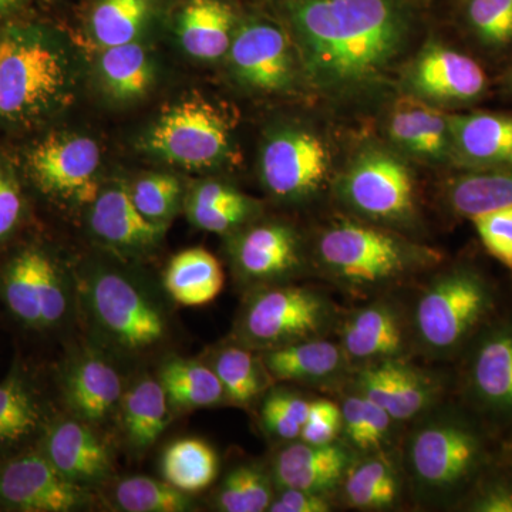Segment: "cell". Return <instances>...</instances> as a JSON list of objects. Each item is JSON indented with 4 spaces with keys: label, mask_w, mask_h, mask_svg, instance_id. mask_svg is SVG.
<instances>
[{
    "label": "cell",
    "mask_w": 512,
    "mask_h": 512,
    "mask_svg": "<svg viewBox=\"0 0 512 512\" xmlns=\"http://www.w3.org/2000/svg\"><path fill=\"white\" fill-rule=\"evenodd\" d=\"M342 409V439L359 456L399 450L404 426L383 407L350 390L335 396Z\"/></svg>",
    "instance_id": "33"
},
{
    "label": "cell",
    "mask_w": 512,
    "mask_h": 512,
    "mask_svg": "<svg viewBox=\"0 0 512 512\" xmlns=\"http://www.w3.org/2000/svg\"><path fill=\"white\" fill-rule=\"evenodd\" d=\"M276 490L268 461H239L218 485L214 507L221 512H266Z\"/></svg>",
    "instance_id": "37"
},
{
    "label": "cell",
    "mask_w": 512,
    "mask_h": 512,
    "mask_svg": "<svg viewBox=\"0 0 512 512\" xmlns=\"http://www.w3.org/2000/svg\"><path fill=\"white\" fill-rule=\"evenodd\" d=\"M312 399L295 387L274 384L259 402V424L266 437L278 444L299 440Z\"/></svg>",
    "instance_id": "40"
},
{
    "label": "cell",
    "mask_w": 512,
    "mask_h": 512,
    "mask_svg": "<svg viewBox=\"0 0 512 512\" xmlns=\"http://www.w3.org/2000/svg\"><path fill=\"white\" fill-rule=\"evenodd\" d=\"M157 379L175 412L228 404L220 379L205 360L168 357L161 363Z\"/></svg>",
    "instance_id": "34"
},
{
    "label": "cell",
    "mask_w": 512,
    "mask_h": 512,
    "mask_svg": "<svg viewBox=\"0 0 512 512\" xmlns=\"http://www.w3.org/2000/svg\"><path fill=\"white\" fill-rule=\"evenodd\" d=\"M205 362L220 379L228 404L239 409L255 407L276 384L261 353L231 339L225 345L212 349Z\"/></svg>",
    "instance_id": "30"
},
{
    "label": "cell",
    "mask_w": 512,
    "mask_h": 512,
    "mask_svg": "<svg viewBox=\"0 0 512 512\" xmlns=\"http://www.w3.org/2000/svg\"><path fill=\"white\" fill-rule=\"evenodd\" d=\"M121 431L134 453H146L160 439L171 420V407L157 377L143 376L121 396Z\"/></svg>",
    "instance_id": "29"
},
{
    "label": "cell",
    "mask_w": 512,
    "mask_h": 512,
    "mask_svg": "<svg viewBox=\"0 0 512 512\" xmlns=\"http://www.w3.org/2000/svg\"><path fill=\"white\" fill-rule=\"evenodd\" d=\"M481 245L512 275V205L471 218Z\"/></svg>",
    "instance_id": "45"
},
{
    "label": "cell",
    "mask_w": 512,
    "mask_h": 512,
    "mask_svg": "<svg viewBox=\"0 0 512 512\" xmlns=\"http://www.w3.org/2000/svg\"><path fill=\"white\" fill-rule=\"evenodd\" d=\"M464 20L485 49L498 52L512 45V0H466Z\"/></svg>",
    "instance_id": "42"
},
{
    "label": "cell",
    "mask_w": 512,
    "mask_h": 512,
    "mask_svg": "<svg viewBox=\"0 0 512 512\" xmlns=\"http://www.w3.org/2000/svg\"><path fill=\"white\" fill-rule=\"evenodd\" d=\"M451 161L463 171L512 167V116L503 113L450 116Z\"/></svg>",
    "instance_id": "25"
},
{
    "label": "cell",
    "mask_w": 512,
    "mask_h": 512,
    "mask_svg": "<svg viewBox=\"0 0 512 512\" xmlns=\"http://www.w3.org/2000/svg\"><path fill=\"white\" fill-rule=\"evenodd\" d=\"M410 325L417 359L451 365L512 301L487 269L460 259L440 265L412 288Z\"/></svg>",
    "instance_id": "4"
},
{
    "label": "cell",
    "mask_w": 512,
    "mask_h": 512,
    "mask_svg": "<svg viewBox=\"0 0 512 512\" xmlns=\"http://www.w3.org/2000/svg\"><path fill=\"white\" fill-rule=\"evenodd\" d=\"M416 360H390L357 369L345 390L379 404L406 426L453 393V369L423 366Z\"/></svg>",
    "instance_id": "14"
},
{
    "label": "cell",
    "mask_w": 512,
    "mask_h": 512,
    "mask_svg": "<svg viewBox=\"0 0 512 512\" xmlns=\"http://www.w3.org/2000/svg\"><path fill=\"white\" fill-rule=\"evenodd\" d=\"M390 137L404 150L433 161L451 160L450 116L419 97H407L394 107Z\"/></svg>",
    "instance_id": "28"
},
{
    "label": "cell",
    "mask_w": 512,
    "mask_h": 512,
    "mask_svg": "<svg viewBox=\"0 0 512 512\" xmlns=\"http://www.w3.org/2000/svg\"><path fill=\"white\" fill-rule=\"evenodd\" d=\"M89 488L70 483L39 450L0 460V510L72 512L89 507Z\"/></svg>",
    "instance_id": "16"
},
{
    "label": "cell",
    "mask_w": 512,
    "mask_h": 512,
    "mask_svg": "<svg viewBox=\"0 0 512 512\" xmlns=\"http://www.w3.org/2000/svg\"><path fill=\"white\" fill-rule=\"evenodd\" d=\"M96 70L103 92L120 103L143 99L156 79L153 57L140 42L101 49Z\"/></svg>",
    "instance_id": "36"
},
{
    "label": "cell",
    "mask_w": 512,
    "mask_h": 512,
    "mask_svg": "<svg viewBox=\"0 0 512 512\" xmlns=\"http://www.w3.org/2000/svg\"><path fill=\"white\" fill-rule=\"evenodd\" d=\"M333 338L348 356L353 372L390 360L417 359L404 293L346 305Z\"/></svg>",
    "instance_id": "13"
},
{
    "label": "cell",
    "mask_w": 512,
    "mask_h": 512,
    "mask_svg": "<svg viewBox=\"0 0 512 512\" xmlns=\"http://www.w3.org/2000/svg\"><path fill=\"white\" fill-rule=\"evenodd\" d=\"M60 390L70 416L92 426L117 412L124 393L119 370L107 353L94 346L67 360L60 376Z\"/></svg>",
    "instance_id": "22"
},
{
    "label": "cell",
    "mask_w": 512,
    "mask_h": 512,
    "mask_svg": "<svg viewBox=\"0 0 512 512\" xmlns=\"http://www.w3.org/2000/svg\"><path fill=\"white\" fill-rule=\"evenodd\" d=\"M451 394L512 448V303L458 357Z\"/></svg>",
    "instance_id": "8"
},
{
    "label": "cell",
    "mask_w": 512,
    "mask_h": 512,
    "mask_svg": "<svg viewBox=\"0 0 512 512\" xmlns=\"http://www.w3.org/2000/svg\"><path fill=\"white\" fill-rule=\"evenodd\" d=\"M340 507L362 512L402 510L409 503L399 450L359 456L338 491Z\"/></svg>",
    "instance_id": "26"
},
{
    "label": "cell",
    "mask_w": 512,
    "mask_h": 512,
    "mask_svg": "<svg viewBox=\"0 0 512 512\" xmlns=\"http://www.w3.org/2000/svg\"><path fill=\"white\" fill-rule=\"evenodd\" d=\"M79 86L69 47L36 28H12L0 39V117L35 124L67 109Z\"/></svg>",
    "instance_id": "6"
},
{
    "label": "cell",
    "mask_w": 512,
    "mask_h": 512,
    "mask_svg": "<svg viewBox=\"0 0 512 512\" xmlns=\"http://www.w3.org/2000/svg\"><path fill=\"white\" fill-rule=\"evenodd\" d=\"M131 200L147 220L170 225L180 210L183 185L170 174H148L128 187Z\"/></svg>",
    "instance_id": "43"
},
{
    "label": "cell",
    "mask_w": 512,
    "mask_h": 512,
    "mask_svg": "<svg viewBox=\"0 0 512 512\" xmlns=\"http://www.w3.org/2000/svg\"><path fill=\"white\" fill-rule=\"evenodd\" d=\"M23 214V198L15 178L0 167V242L18 228Z\"/></svg>",
    "instance_id": "48"
},
{
    "label": "cell",
    "mask_w": 512,
    "mask_h": 512,
    "mask_svg": "<svg viewBox=\"0 0 512 512\" xmlns=\"http://www.w3.org/2000/svg\"><path fill=\"white\" fill-rule=\"evenodd\" d=\"M228 60L239 82L259 92H285L295 83L291 40L272 23L249 22L235 30Z\"/></svg>",
    "instance_id": "18"
},
{
    "label": "cell",
    "mask_w": 512,
    "mask_h": 512,
    "mask_svg": "<svg viewBox=\"0 0 512 512\" xmlns=\"http://www.w3.org/2000/svg\"><path fill=\"white\" fill-rule=\"evenodd\" d=\"M225 284L221 262L204 248H191L171 258L164 272V288L174 302L204 306L218 298Z\"/></svg>",
    "instance_id": "35"
},
{
    "label": "cell",
    "mask_w": 512,
    "mask_h": 512,
    "mask_svg": "<svg viewBox=\"0 0 512 512\" xmlns=\"http://www.w3.org/2000/svg\"><path fill=\"white\" fill-rule=\"evenodd\" d=\"M154 13V0H99L90 33L100 49L138 42Z\"/></svg>",
    "instance_id": "39"
},
{
    "label": "cell",
    "mask_w": 512,
    "mask_h": 512,
    "mask_svg": "<svg viewBox=\"0 0 512 512\" xmlns=\"http://www.w3.org/2000/svg\"><path fill=\"white\" fill-rule=\"evenodd\" d=\"M234 12L221 0H190L177 20V36L185 52L198 60L228 55L235 33Z\"/></svg>",
    "instance_id": "32"
},
{
    "label": "cell",
    "mask_w": 512,
    "mask_h": 512,
    "mask_svg": "<svg viewBox=\"0 0 512 512\" xmlns=\"http://www.w3.org/2000/svg\"><path fill=\"white\" fill-rule=\"evenodd\" d=\"M0 299L23 326L46 332L67 322L76 288L52 255L30 247L13 256L0 272Z\"/></svg>",
    "instance_id": "12"
},
{
    "label": "cell",
    "mask_w": 512,
    "mask_h": 512,
    "mask_svg": "<svg viewBox=\"0 0 512 512\" xmlns=\"http://www.w3.org/2000/svg\"><path fill=\"white\" fill-rule=\"evenodd\" d=\"M458 511L512 512V458L493 468Z\"/></svg>",
    "instance_id": "44"
},
{
    "label": "cell",
    "mask_w": 512,
    "mask_h": 512,
    "mask_svg": "<svg viewBox=\"0 0 512 512\" xmlns=\"http://www.w3.org/2000/svg\"><path fill=\"white\" fill-rule=\"evenodd\" d=\"M261 180L265 190L282 202L313 200L328 180V148L306 130H282L268 138L261 154Z\"/></svg>",
    "instance_id": "15"
},
{
    "label": "cell",
    "mask_w": 512,
    "mask_h": 512,
    "mask_svg": "<svg viewBox=\"0 0 512 512\" xmlns=\"http://www.w3.org/2000/svg\"><path fill=\"white\" fill-rule=\"evenodd\" d=\"M409 86L421 100L468 104L484 96L488 79L473 57L443 45H430L413 63Z\"/></svg>",
    "instance_id": "24"
},
{
    "label": "cell",
    "mask_w": 512,
    "mask_h": 512,
    "mask_svg": "<svg viewBox=\"0 0 512 512\" xmlns=\"http://www.w3.org/2000/svg\"><path fill=\"white\" fill-rule=\"evenodd\" d=\"M37 450L57 473L82 487L104 483L114 473L110 447L92 424L73 416L47 421Z\"/></svg>",
    "instance_id": "20"
},
{
    "label": "cell",
    "mask_w": 512,
    "mask_h": 512,
    "mask_svg": "<svg viewBox=\"0 0 512 512\" xmlns=\"http://www.w3.org/2000/svg\"><path fill=\"white\" fill-rule=\"evenodd\" d=\"M399 457L413 507L458 511L493 468L512 458V448L451 394L404 426Z\"/></svg>",
    "instance_id": "2"
},
{
    "label": "cell",
    "mask_w": 512,
    "mask_h": 512,
    "mask_svg": "<svg viewBox=\"0 0 512 512\" xmlns=\"http://www.w3.org/2000/svg\"><path fill=\"white\" fill-rule=\"evenodd\" d=\"M342 409L332 397H313L308 419L299 440L309 444H329L342 437Z\"/></svg>",
    "instance_id": "46"
},
{
    "label": "cell",
    "mask_w": 512,
    "mask_h": 512,
    "mask_svg": "<svg viewBox=\"0 0 512 512\" xmlns=\"http://www.w3.org/2000/svg\"><path fill=\"white\" fill-rule=\"evenodd\" d=\"M311 258L313 276L348 305L412 291L444 262L439 249L357 218H339L320 229Z\"/></svg>",
    "instance_id": "3"
},
{
    "label": "cell",
    "mask_w": 512,
    "mask_h": 512,
    "mask_svg": "<svg viewBox=\"0 0 512 512\" xmlns=\"http://www.w3.org/2000/svg\"><path fill=\"white\" fill-rule=\"evenodd\" d=\"M359 454L342 439L329 444L302 440L279 444L268 461L276 488H296L338 498Z\"/></svg>",
    "instance_id": "21"
},
{
    "label": "cell",
    "mask_w": 512,
    "mask_h": 512,
    "mask_svg": "<svg viewBox=\"0 0 512 512\" xmlns=\"http://www.w3.org/2000/svg\"><path fill=\"white\" fill-rule=\"evenodd\" d=\"M261 353L275 383L295 384L338 396L348 386L353 367L335 338L306 340Z\"/></svg>",
    "instance_id": "23"
},
{
    "label": "cell",
    "mask_w": 512,
    "mask_h": 512,
    "mask_svg": "<svg viewBox=\"0 0 512 512\" xmlns=\"http://www.w3.org/2000/svg\"><path fill=\"white\" fill-rule=\"evenodd\" d=\"M77 302L94 343L107 355L147 356L170 336V318L156 292L133 272L86 262L76 276Z\"/></svg>",
    "instance_id": "5"
},
{
    "label": "cell",
    "mask_w": 512,
    "mask_h": 512,
    "mask_svg": "<svg viewBox=\"0 0 512 512\" xmlns=\"http://www.w3.org/2000/svg\"><path fill=\"white\" fill-rule=\"evenodd\" d=\"M231 124L202 97H188L168 107L143 138V148L178 167H217L232 150Z\"/></svg>",
    "instance_id": "10"
},
{
    "label": "cell",
    "mask_w": 512,
    "mask_h": 512,
    "mask_svg": "<svg viewBox=\"0 0 512 512\" xmlns=\"http://www.w3.org/2000/svg\"><path fill=\"white\" fill-rule=\"evenodd\" d=\"M343 311L345 306L325 285L265 286L245 293L229 339L256 352H268L333 338Z\"/></svg>",
    "instance_id": "7"
},
{
    "label": "cell",
    "mask_w": 512,
    "mask_h": 512,
    "mask_svg": "<svg viewBox=\"0 0 512 512\" xmlns=\"http://www.w3.org/2000/svg\"><path fill=\"white\" fill-rule=\"evenodd\" d=\"M338 498L333 495L278 488L269 512H332L338 510Z\"/></svg>",
    "instance_id": "47"
},
{
    "label": "cell",
    "mask_w": 512,
    "mask_h": 512,
    "mask_svg": "<svg viewBox=\"0 0 512 512\" xmlns=\"http://www.w3.org/2000/svg\"><path fill=\"white\" fill-rule=\"evenodd\" d=\"M114 504L126 512H185L195 508L190 494L167 481L151 477H128L117 483Z\"/></svg>",
    "instance_id": "41"
},
{
    "label": "cell",
    "mask_w": 512,
    "mask_h": 512,
    "mask_svg": "<svg viewBox=\"0 0 512 512\" xmlns=\"http://www.w3.org/2000/svg\"><path fill=\"white\" fill-rule=\"evenodd\" d=\"M47 421L35 383L16 362L0 382V453L42 434Z\"/></svg>",
    "instance_id": "31"
},
{
    "label": "cell",
    "mask_w": 512,
    "mask_h": 512,
    "mask_svg": "<svg viewBox=\"0 0 512 512\" xmlns=\"http://www.w3.org/2000/svg\"><path fill=\"white\" fill-rule=\"evenodd\" d=\"M101 150L93 138L64 133L47 137L32 148L28 164L37 187L53 197L90 202L99 188L96 175Z\"/></svg>",
    "instance_id": "17"
},
{
    "label": "cell",
    "mask_w": 512,
    "mask_h": 512,
    "mask_svg": "<svg viewBox=\"0 0 512 512\" xmlns=\"http://www.w3.org/2000/svg\"><path fill=\"white\" fill-rule=\"evenodd\" d=\"M505 87H507V92L512 97V66L507 73V79H505Z\"/></svg>",
    "instance_id": "49"
},
{
    "label": "cell",
    "mask_w": 512,
    "mask_h": 512,
    "mask_svg": "<svg viewBox=\"0 0 512 512\" xmlns=\"http://www.w3.org/2000/svg\"><path fill=\"white\" fill-rule=\"evenodd\" d=\"M288 13L305 76L328 92L376 80L409 32L394 0H289Z\"/></svg>",
    "instance_id": "1"
},
{
    "label": "cell",
    "mask_w": 512,
    "mask_h": 512,
    "mask_svg": "<svg viewBox=\"0 0 512 512\" xmlns=\"http://www.w3.org/2000/svg\"><path fill=\"white\" fill-rule=\"evenodd\" d=\"M261 211L254 198L217 180L202 181L185 198L188 221L212 234H234L256 221Z\"/></svg>",
    "instance_id": "27"
},
{
    "label": "cell",
    "mask_w": 512,
    "mask_h": 512,
    "mask_svg": "<svg viewBox=\"0 0 512 512\" xmlns=\"http://www.w3.org/2000/svg\"><path fill=\"white\" fill-rule=\"evenodd\" d=\"M161 473L167 483L183 493H201L217 480L220 458L207 441L188 437L165 448Z\"/></svg>",
    "instance_id": "38"
},
{
    "label": "cell",
    "mask_w": 512,
    "mask_h": 512,
    "mask_svg": "<svg viewBox=\"0 0 512 512\" xmlns=\"http://www.w3.org/2000/svg\"><path fill=\"white\" fill-rule=\"evenodd\" d=\"M228 259L244 293L313 276L311 247L285 221H254L228 235Z\"/></svg>",
    "instance_id": "11"
},
{
    "label": "cell",
    "mask_w": 512,
    "mask_h": 512,
    "mask_svg": "<svg viewBox=\"0 0 512 512\" xmlns=\"http://www.w3.org/2000/svg\"><path fill=\"white\" fill-rule=\"evenodd\" d=\"M16 3H18V0H0V9L12 8Z\"/></svg>",
    "instance_id": "50"
},
{
    "label": "cell",
    "mask_w": 512,
    "mask_h": 512,
    "mask_svg": "<svg viewBox=\"0 0 512 512\" xmlns=\"http://www.w3.org/2000/svg\"><path fill=\"white\" fill-rule=\"evenodd\" d=\"M338 195L357 220L403 235L419 228L420 211L412 173L390 154H362L343 175Z\"/></svg>",
    "instance_id": "9"
},
{
    "label": "cell",
    "mask_w": 512,
    "mask_h": 512,
    "mask_svg": "<svg viewBox=\"0 0 512 512\" xmlns=\"http://www.w3.org/2000/svg\"><path fill=\"white\" fill-rule=\"evenodd\" d=\"M89 204L90 232L114 254L140 258L153 254L163 242L168 225L147 220L131 200L127 185H107Z\"/></svg>",
    "instance_id": "19"
}]
</instances>
